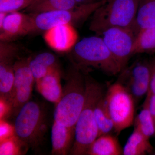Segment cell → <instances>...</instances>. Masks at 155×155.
I'll use <instances>...</instances> for the list:
<instances>
[{
    "label": "cell",
    "instance_id": "1",
    "mask_svg": "<svg viewBox=\"0 0 155 155\" xmlns=\"http://www.w3.org/2000/svg\"><path fill=\"white\" fill-rule=\"evenodd\" d=\"M85 100L83 109L75 125V139L70 153L86 155L93 143L99 136L95 119L94 110L97 103L104 96L101 85L88 75H84Z\"/></svg>",
    "mask_w": 155,
    "mask_h": 155
},
{
    "label": "cell",
    "instance_id": "2",
    "mask_svg": "<svg viewBox=\"0 0 155 155\" xmlns=\"http://www.w3.org/2000/svg\"><path fill=\"white\" fill-rule=\"evenodd\" d=\"M85 94L84 75L73 63L67 72L61 99L56 104L54 121L64 126L75 127L83 109Z\"/></svg>",
    "mask_w": 155,
    "mask_h": 155
},
{
    "label": "cell",
    "instance_id": "3",
    "mask_svg": "<svg viewBox=\"0 0 155 155\" xmlns=\"http://www.w3.org/2000/svg\"><path fill=\"white\" fill-rule=\"evenodd\" d=\"M72 54L74 64L81 69L91 67L111 76L122 72L121 67L102 38H84L76 43L73 48Z\"/></svg>",
    "mask_w": 155,
    "mask_h": 155
},
{
    "label": "cell",
    "instance_id": "4",
    "mask_svg": "<svg viewBox=\"0 0 155 155\" xmlns=\"http://www.w3.org/2000/svg\"><path fill=\"white\" fill-rule=\"evenodd\" d=\"M139 0H109L92 17L90 30L102 35L109 28H130L135 22Z\"/></svg>",
    "mask_w": 155,
    "mask_h": 155
},
{
    "label": "cell",
    "instance_id": "5",
    "mask_svg": "<svg viewBox=\"0 0 155 155\" xmlns=\"http://www.w3.org/2000/svg\"><path fill=\"white\" fill-rule=\"evenodd\" d=\"M109 0H99L95 2L78 5L72 10H60L37 14H29L27 34L46 32L58 25L74 26L84 22L101 6Z\"/></svg>",
    "mask_w": 155,
    "mask_h": 155
},
{
    "label": "cell",
    "instance_id": "6",
    "mask_svg": "<svg viewBox=\"0 0 155 155\" xmlns=\"http://www.w3.org/2000/svg\"><path fill=\"white\" fill-rule=\"evenodd\" d=\"M15 120V133L33 150L41 144L46 130L45 114L38 103H26L19 110Z\"/></svg>",
    "mask_w": 155,
    "mask_h": 155
},
{
    "label": "cell",
    "instance_id": "7",
    "mask_svg": "<svg viewBox=\"0 0 155 155\" xmlns=\"http://www.w3.org/2000/svg\"><path fill=\"white\" fill-rule=\"evenodd\" d=\"M104 98L114 122V130L119 134L134 122L135 101L130 93L118 81L109 87Z\"/></svg>",
    "mask_w": 155,
    "mask_h": 155
},
{
    "label": "cell",
    "instance_id": "8",
    "mask_svg": "<svg viewBox=\"0 0 155 155\" xmlns=\"http://www.w3.org/2000/svg\"><path fill=\"white\" fill-rule=\"evenodd\" d=\"M30 57L17 59L14 63V80L10 101L12 114L17 116L22 106L29 101L35 79L29 66Z\"/></svg>",
    "mask_w": 155,
    "mask_h": 155
},
{
    "label": "cell",
    "instance_id": "9",
    "mask_svg": "<svg viewBox=\"0 0 155 155\" xmlns=\"http://www.w3.org/2000/svg\"><path fill=\"white\" fill-rule=\"evenodd\" d=\"M103 39L122 70L133 55L136 36L130 28L115 27L109 28L102 34Z\"/></svg>",
    "mask_w": 155,
    "mask_h": 155
},
{
    "label": "cell",
    "instance_id": "10",
    "mask_svg": "<svg viewBox=\"0 0 155 155\" xmlns=\"http://www.w3.org/2000/svg\"><path fill=\"white\" fill-rule=\"evenodd\" d=\"M118 82L122 84L136 102L147 95L149 88V62L138 61L123 69Z\"/></svg>",
    "mask_w": 155,
    "mask_h": 155
},
{
    "label": "cell",
    "instance_id": "11",
    "mask_svg": "<svg viewBox=\"0 0 155 155\" xmlns=\"http://www.w3.org/2000/svg\"><path fill=\"white\" fill-rule=\"evenodd\" d=\"M47 43L59 52H66L74 47L78 35L74 26L70 25H58L45 32Z\"/></svg>",
    "mask_w": 155,
    "mask_h": 155
},
{
    "label": "cell",
    "instance_id": "12",
    "mask_svg": "<svg viewBox=\"0 0 155 155\" xmlns=\"http://www.w3.org/2000/svg\"><path fill=\"white\" fill-rule=\"evenodd\" d=\"M30 15L20 12L8 13L0 26V40L11 41L19 36L27 35Z\"/></svg>",
    "mask_w": 155,
    "mask_h": 155
},
{
    "label": "cell",
    "instance_id": "13",
    "mask_svg": "<svg viewBox=\"0 0 155 155\" xmlns=\"http://www.w3.org/2000/svg\"><path fill=\"white\" fill-rule=\"evenodd\" d=\"M61 77V69L58 67L44 77L35 81L37 91L46 100L55 104L59 102L63 94Z\"/></svg>",
    "mask_w": 155,
    "mask_h": 155
},
{
    "label": "cell",
    "instance_id": "14",
    "mask_svg": "<svg viewBox=\"0 0 155 155\" xmlns=\"http://www.w3.org/2000/svg\"><path fill=\"white\" fill-rule=\"evenodd\" d=\"M75 127H67L54 121L51 139L52 154L66 155L70 153L75 139Z\"/></svg>",
    "mask_w": 155,
    "mask_h": 155
},
{
    "label": "cell",
    "instance_id": "15",
    "mask_svg": "<svg viewBox=\"0 0 155 155\" xmlns=\"http://www.w3.org/2000/svg\"><path fill=\"white\" fill-rule=\"evenodd\" d=\"M155 26V0H139L135 22L130 29L136 36L142 29Z\"/></svg>",
    "mask_w": 155,
    "mask_h": 155
},
{
    "label": "cell",
    "instance_id": "16",
    "mask_svg": "<svg viewBox=\"0 0 155 155\" xmlns=\"http://www.w3.org/2000/svg\"><path fill=\"white\" fill-rule=\"evenodd\" d=\"M123 150L116 137L110 134L98 137L87 153L90 155H119Z\"/></svg>",
    "mask_w": 155,
    "mask_h": 155
},
{
    "label": "cell",
    "instance_id": "17",
    "mask_svg": "<svg viewBox=\"0 0 155 155\" xmlns=\"http://www.w3.org/2000/svg\"><path fill=\"white\" fill-rule=\"evenodd\" d=\"M29 66L35 81L44 77L53 69L60 67L55 56L48 52L39 54L33 58L30 57Z\"/></svg>",
    "mask_w": 155,
    "mask_h": 155
},
{
    "label": "cell",
    "instance_id": "18",
    "mask_svg": "<svg viewBox=\"0 0 155 155\" xmlns=\"http://www.w3.org/2000/svg\"><path fill=\"white\" fill-rule=\"evenodd\" d=\"M74 0H35L26 11L37 14L60 10H72L78 6Z\"/></svg>",
    "mask_w": 155,
    "mask_h": 155
},
{
    "label": "cell",
    "instance_id": "19",
    "mask_svg": "<svg viewBox=\"0 0 155 155\" xmlns=\"http://www.w3.org/2000/svg\"><path fill=\"white\" fill-rule=\"evenodd\" d=\"M153 147L149 139L134 128L123 149L124 155H143L150 152Z\"/></svg>",
    "mask_w": 155,
    "mask_h": 155
},
{
    "label": "cell",
    "instance_id": "20",
    "mask_svg": "<svg viewBox=\"0 0 155 155\" xmlns=\"http://www.w3.org/2000/svg\"><path fill=\"white\" fill-rule=\"evenodd\" d=\"M94 115L99 136L110 134L115 130L114 122L108 110L104 95L97 103L95 108Z\"/></svg>",
    "mask_w": 155,
    "mask_h": 155
},
{
    "label": "cell",
    "instance_id": "21",
    "mask_svg": "<svg viewBox=\"0 0 155 155\" xmlns=\"http://www.w3.org/2000/svg\"><path fill=\"white\" fill-rule=\"evenodd\" d=\"M155 50V26L141 30L136 36L133 55Z\"/></svg>",
    "mask_w": 155,
    "mask_h": 155
},
{
    "label": "cell",
    "instance_id": "22",
    "mask_svg": "<svg viewBox=\"0 0 155 155\" xmlns=\"http://www.w3.org/2000/svg\"><path fill=\"white\" fill-rule=\"evenodd\" d=\"M134 128L143 134L147 138L154 135L155 124L148 107L144 101L143 107L134 119Z\"/></svg>",
    "mask_w": 155,
    "mask_h": 155
},
{
    "label": "cell",
    "instance_id": "23",
    "mask_svg": "<svg viewBox=\"0 0 155 155\" xmlns=\"http://www.w3.org/2000/svg\"><path fill=\"white\" fill-rule=\"evenodd\" d=\"M29 147L17 136L0 141V155H20L26 154Z\"/></svg>",
    "mask_w": 155,
    "mask_h": 155
},
{
    "label": "cell",
    "instance_id": "24",
    "mask_svg": "<svg viewBox=\"0 0 155 155\" xmlns=\"http://www.w3.org/2000/svg\"><path fill=\"white\" fill-rule=\"evenodd\" d=\"M35 0H0V12L10 13L27 8Z\"/></svg>",
    "mask_w": 155,
    "mask_h": 155
},
{
    "label": "cell",
    "instance_id": "25",
    "mask_svg": "<svg viewBox=\"0 0 155 155\" xmlns=\"http://www.w3.org/2000/svg\"><path fill=\"white\" fill-rule=\"evenodd\" d=\"M16 135L14 125H11L5 120H0V141Z\"/></svg>",
    "mask_w": 155,
    "mask_h": 155
},
{
    "label": "cell",
    "instance_id": "26",
    "mask_svg": "<svg viewBox=\"0 0 155 155\" xmlns=\"http://www.w3.org/2000/svg\"><path fill=\"white\" fill-rule=\"evenodd\" d=\"M12 114V107L8 101L0 99V120H5L10 114Z\"/></svg>",
    "mask_w": 155,
    "mask_h": 155
},
{
    "label": "cell",
    "instance_id": "27",
    "mask_svg": "<svg viewBox=\"0 0 155 155\" xmlns=\"http://www.w3.org/2000/svg\"><path fill=\"white\" fill-rule=\"evenodd\" d=\"M150 81L149 88L146 95L155 94V58L149 62Z\"/></svg>",
    "mask_w": 155,
    "mask_h": 155
},
{
    "label": "cell",
    "instance_id": "28",
    "mask_svg": "<svg viewBox=\"0 0 155 155\" xmlns=\"http://www.w3.org/2000/svg\"><path fill=\"white\" fill-rule=\"evenodd\" d=\"M145 101L147 104L148 107L155 124V94L146 95Z\"/></svg>",
    "mask_w": 155,
    "mask_h": 155
},
{
    "label": "cell",
    "instance_id": "29",
    "mask_svg": "<svg viewBox=\"0 0 155 155\" xmlns=\"http://www.w3.org/2000/svg\"><path fill=\"white\" fill-rule=\"evenodd\" d=\"M78 5H86L95 2L99 0H74Z\"/></svg>",
    "mask_w": 155,
    "mask_h": 155
}]
</instances>
